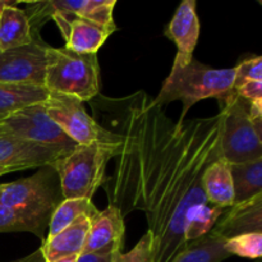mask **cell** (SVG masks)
Masks as SVG:
<instances>
[{"label": "cell", "instance_id": "6da1fadb", "mask_svg": "<svg viewBox=\"0 0 262 262\" xmlns=\"http://www.w3.org/2000/svg\"><path fill=\"white\" fill-rule=\"evenodd\" d=\"M97 104L117 136L114 170L102 184L109 205L123 217L142 211L154 262H171L189 245L188 215L209 204L202 177L222 158V115L174 122L145 91Z\"/></svg>", "mask_w": 262, "mask_h": 262}, {"label": "cell", "instance_id": "7a4b0ae2", "mask_svg": "<svg viewBox=\"0 0 262 262\" xmlns=\"http://www.w3.org/2000/svg\"><path fill=\"white\" fill-rule=\"evenodd\" d=\"M63 200L60 179L53 166H43L27 178L0 184V205L18 212L28 233L38 238L49 229L54 211Z\"/></svg>", "mask_w": 262, "mask_h": 262}, {"label": "cell", "instance_id": "3957f363", "mask_svg": "<svg viewBox=\"0 0 262 262\" xmlns=\"http://www.w3.org/2000/svg\"><path fill=\"white\" fill-rule=\"evenodd\" d=\"M234 91L235 68H211L193 58L186 68L170 71L154 101L161 107L182 101L183 109L178 122H183L189 109L201 100L214 97L222 104Z\"/></svg>", "mask_w": 262, "mask_h": 262}, {"label": "cell", "instance_id": "277c9868", "mask_svg": "<svg viewBox=\"0 0 262 262\" xmlns=\"http://www.w3.org/2000/svg\"><path fill=\"white\" fill-rule=\"evenodd\" d=\"M115 151L117 140L113 143L77 145L74 150L58 159L51 166L60 179L63 199L92 200L97 188L104 184L106 164L114 159Z\"/></svg>", "mask_w": 262, "mask_h": 262}, {"label": "cell", "instance_id": "5b68a950", "mask_svg": "<svg viewBox=\"0 0 262 262\" xmlns=\"http://www.w3.org/2000/svg\"><path fill=\"white\" fill-rule=\"evenodd\" d=\"M45 89L82 102L91 101L100 91L97 54H78L64 46H49Z\"/></svg>", "mask_w": 262, "mask_h": 262}, {"label": "cell", "instance_id": "8992f818", "mask_svg": "<svg viewBox=\"0 0 262 262\" xmlns=\"http://www.w3.org/2000/svg\"><path fill=\"white\" fill-rule=\"evenodd\" d=\"M220 105L222 158L230 165L262 158V143L250 117V101L234 91Z\"/></svg>", "mask_w": 262, "mask_h": 262}, {"label": "cell", "instance_id": "52a82bcc", "mask_svg": "<svg viewBox=\"0 0 262 262\" xmlns=\"http://www.w3.org/2000/svg\"><path fill=\"white\" fill-rule=\"evenodd\" d=\"M46 113L54 123L76 145H91L96 142L113 143L117 136L87 114L83 102L66 95L49 92L43 102Z\"/></svg>", "mask_w": 262, "mask_h": 262}, {"label": "cell", "instance_id": "ba28073f", "mask_svg": "<svg viewBox=\"0 0 262 262\" xmlns=\"http://www.w3.org/2000/svg\"><path fill=\"white\" fill-rule=\"evenodd\" d=\"M0 127L7 132L38 145L56 147L71 152L76 143L51 120L45 105L35 104L18 110L0 122Z\"/></svg>", "mask_w": 262, "mask_h": 262}, {"label": "cell", "instance_id": "9c48e42d", "mask_svg": "<svg viewBox=\"0 0 262 262\" xmlns=\"http://www.w3.org/2000/svg\"><path fill=\"white\" fill-rule=\"evenodd\" d=\"M117 0H50V2H30L25 10L30 19L33 35L53 14H60L67 18L77 17L90 19L99 25L117 30L114 7Z\"/></svg>", "mask_w": 262, "mask_h": 262}, {"label": "cell", "instance_id": "30bf717a", "mask_svg": "<svg viewBox=\"0 0 262 262\" xmlns=\"http://www.w3.org/2000/svg\"><path fill=\"white\" fill-rule=\"evenodd\" d=\"M48 49L35 38L22 48L0 53V83L45 87Z\"/></svg>", "mask_w": 262, "mask_h": 262}, {"label": "cell", "instance_id": "8fae6325", "mask_svg": "<svg viewBox=\"0 0 262 262\" xmlns=\"http://www.w3.org/2000/svg\"><path fill=\"white\" fill-rule=\"evenodd\" d=\"M68 151L22 140L0 127V168L19 171L51 166Z\"/></svg>", "mask_w": 262, "mask_h": 262}, {"label": "cell", "instance_id": "7c38bea8", "mask_svg": "<svg viewBox=\"0 0 262 262\" xmlns=\"http://www.w3.org/2000/svg\"><path fill=\"white\" fill-rule=\"evenodd\" d=\"M164 33L177 45L171 71L186 68L193 59V51L200 37V19L194 0H184L178 5Z\"/></svg>", "mask_w": 262, "mask_h": 262}, {"label": "cell", "instance_id": "4fadbf2b", "mask_svg": "<svg viewBox=\"0 0 262 262\" xmlns=\"http://www.w3.org/2000/svg\"><path fill=\"white\" fill-rule=\"evenodd\" d=\"M50 19L56 23L66 41L64 48L78 54H97L105 41L115 31L114 28L84 18H67L60 14H53Z\"/></svg>", "mask_w": 262, "mask_h": 262}, {"label": "cell", "instance_id": "5bb4252c", "mask_svg": "<svg viewBox=\"0 0 262 262\" xmlns=\"http://www.w3.org/2000/svg\"><path fill=\"white\" fill-rule=\"evenodd\" d=\"M124 234V217L117 207L107 205L106 209L92 219L82 255L123 251Z\"/></svg>", "mask_w": 262, "mask_h": 262}, {"label": "cell", "instance_id": "9a60e30c", "mask_svg": "<svg viewBox=\"0 0 262 262\" xmlns=\"http://www.w3.org/2000/svg\"><path fill=\"white\" fill-rule=\"evenodd\" d=\"M211 232L225 239L242 233H262V193L228 209Z\"/></svg>", "mask_w": 262, "mask_h": 262}, {"label": "cell", "instance_id": "2e32d148", "mask_svg": "<svg viewBox=\"0 0 262 262\" xmlns=\"http://www.w3.org/2000/svg\"><path fill=\"white\" fill-rule=\"evenodd\" d=\"M91 222V217L81 216L54 237H46L40 248L46 262H55L69 256H81Z\"/></svg>", "mask_w": 262, "mask_h": 262}, {"label": "cell", "instance_id": "e0dca14e", "mask_svg": "<svg viewBox=\"0 0 262 262\" xmlns=\"http://www.w3.org/2000/svg\"><path fill=\"white\" fill-rule=\"evenodd\" d=\"M202 188L209 204L224 210L234 206L235 189L232 165L223 158L215 160L205 170Z\"/></svg>", "mask_w": 262, "mask_h": 262}, {"label": "cell", "instance_id": "ac0fdd59", "mask_svg": "<svg viewBox=\"0 0 262 262\" xmlns=\"http://www.w3.org/2000/svg\"><path fill=\"white\" fill-rule=\"evenodd\" d=\"M14 4L9 2L0 9V53L22 48L38 38L33 35L25 9Z\"/></svg>", "mask_w": 262, "mask_h": 262}, {"label": "cell", "instance_id": "d6986e66", "mask_svg": "<svg viewBox=\"0 0 262 262\" xmlns=\"http://www.w3.org/2000/svg\"><path fill=\"white\" fill-rule=\"evenodd\" d=\"M48 95L45 87L0 83V122L23 107L42 104Z\"/></svg>", "mask_w": 262, "mask_h": 262}, {"label": "cell", "instance_id": "ffe728a7", "mask_svg": "<svg viewBox=\"0 0 262 262\" xmlns=\"http://www.w3.org/2000/svg\"><path fill=\"white\" fill-rule=\"evenodd\" d=\"M225 238L207 233L199 239L192 241L188 247L171 262H222L230 257L225 250Z\"/></svg>", "mask_w": 262, "mask_h": 262}, {"label": "cell", "instance_id": "44dd1931", "mask_svg": "<svg viewBox=\"0 0 262 262\" xmlns=\"http://www.w3.org/2000/svg\"><path fill=\"white\" fill-rule=\"evenodd\" d=\"M235 205H241L262 193V158L232 165Z\"/></svg>", "mask_w": 262, "mask_h": 262}, {"label": "cell", "instance_id": "7402d4cb", "mask_svg": "<svg viewBox=\"0 0 262 262\" xmlns=\"http://www.w3.org/2000/svg\"><path fill=\"white\" fill-rule=\"evenodd\" d=\"M99 210L96 209L92 200L86 199H71L63 200L56 210L54 211L51 217L50 225H49L48 237H54L61 230L68 228L73 224L77 219L81 216H89L95 219L99 214Z\"/></svg>", "mask_w": 262, "mask_h": 262}, {"label": "cell", "instance_id": "603a6c76", "mask_svg": "<svg viewBox=\"0 0 262 262\" xmlns=\"http://www.w3.org/2000/svg\"><path fill=\"white\" fill-rule=\"evenodd\" d=\"M225 250L230 256L262 260V233H242L227 238Z\"/></svg>", "mask_w": 262, "mask_h": 262}, {"label": "cell", "instance_id": "cb8c5ba5", "mask_svg": "<svg viewBox=\"0 0 262 262\" xmlns=\"http://www.w3.org/2000/svg\"><path fill=\"white\" fill-rule=\"evenodd\" d=\"M112 262H154V238L151 233L146 232L129 252L118 251L113 253Z\"/></svg>", "mask_w": 262, "mask_h": 262}, {"label": "cell", "instance_id": "d4e9b609", "mask_svg": "<svg viewBox=\"0 0 262 262\" xmlns=\"http://www.w3.org/2000/svg\"><path fill=\"white\" fill-rule=\"evenodd\" d=\"M256 81H262V55L243 60L235 67V89Z\"/></svg>", "mask_w": 262, "mask_h": 262}, {"label": "cell", "instance_id": "484cf974", "mask_svg": "<svg viewBox=\"0 0 262 262\" xmlns=\"http://www.w3.org/2000/svg\"><path fill=\"white\" fill-rule=\"evenodd\" d=\"M28 232V227L18 212L0 205V233Z\"/></svg>", "mask_w": 262, "mask_h": 262}, {"label": "cell", "instance_id": "4316f807", "mask_svg": "<svg viewBox=\"0 0 262 262\" xmlns=\"http://www.w3.org/2000/svg\"><path fill=\"white\" fill-rule=\"evenodd\" d=\"M235 92L239 95L243 99L248 100H255L262 97V81H256V82H248V83L242 84V86L237 87Z\"/></svg>", "mask_w": 262, "mask_h": 262}, {"label": "cell", "instance_id": "83f0119b", "mask_svg": "<svg viewBox=\"0 0 262 262\" xmlns=\"http://www.w3.org/2000/svg\"><path fill=\"white\" fill-rule=\"evenodd\" d=\"M113 253H89L81 255L78 262H112Z\"/></svg>", "mask_w": 262, "mask_h": 262}, {"label": "cell", "instance_id": "f1b7e54d", "mask_svg": "<svg viewBox=\"0 0 262 262\" xmlns=\"http://www.w3.org/2000/svg\"><path fill=\"white\" fill-rule=\"evenodd\" d=\"M250 117L251 119L262 118V97L250 101Z\"/></svg>", "mask_w": 262, "mask_h": 262}, {"label": "cell", "instance_id": "f546056e", "mask_svg": "<svg viewBox=\"0 0 262 262\" xmlns=\"http://www.w3.org/2000/svg\"><path fill=\"white\" fill-rule=\"evenodd\" d=\"M10 262H46V260L43 258V255L42 252H41V250H37L33 253H31V255L26 256V257L19 258V260H15V261H10Z\"/></svg>", "mask_w": 262, "mask_h": 262}, {"label": "cell", "instance_id": "4dcf8cb0", "mask_svg": "<svg viewBox=\"0 0 262 262\" xmlns=\"http://www.w3.org/2000/svg\"><path fill=\"white\" fill-rule=\"evenodd\" d=\"M253 127H255L256 133H257L258 138H260L262 143V118H257V119H252Z\"/></svg>", "mask_w": 262, "mask_h": 262}, {"label": "cell", "instance_id": "1f68e13d", "mask_svg": "<svg viewBox=\"0 0 262 262\" xmlns=\"http://www.w3.org/2000/svg\"><path fill=\"white\" fill-rule=\"evenodd\" d=\"M79 256H69V257H64L60 258V260L55 261V262H78Z\"/></svg>", "mask_w": 262, "mask_h": 262}, {"label": "cell", "instance_id": "d6a6232c", "mask_svg": "<svg viewBox=\"0 0 262 262\" xmlns=\"http://www.w3.org/2000/svg\"><path fill=\"white\" fill-rule=\"evenodd\" d=\"M8 173H12V171L8 170V169H5V168H0V177L4 176V174H8Z\"/></svg>", "mask_w": 262, "mask_h": 262}, {"label": "cell", "instance_id": "836d02e7", "mask_svg": "<svg viewBox=\"0 0 262 262\" xmlns=\"http://www.w3.org/2000/svg\"><path fill=\"white\" fill-rule=\"evenodd\" d=\"M8 2H5V0H0V7H3V5H5L7 4Z\"/></svg>", "mask_w": 262, "mask_h": 262}, {"label": "cell", "instance_id": "e575fe53", "mask_svg": "<svg viewBox=\"0 0 262 262\" xmlns=\"http://www.w3.org/2000/svg\"><path fill=\"white\" fill-rule=\"evenodd\" d=\"M8 3H9V2H8ZM8 3H7V4H8ZM3 7H4V5H3ZM3 7H0V9H2V8H3Z\"/></svg>", "mask_w": 262, "mask_h": 262}, {"label": "cell", "instance_id": "d590c367", "mask_svg": "<svg viewBox=\"0 0 262 262\" xmlns=\"http://www.w3.org/2000/svg\"><path fill=\"white\" fill-rule=\"evenodd\" d=\"M261 261H262V260H261Z\"/></svg>", "mask_w": 262, "mask_h": 262}]
</instances>
